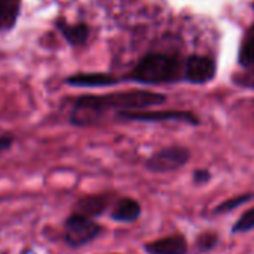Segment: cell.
Wrapping results in <instances>:
<instances>
[{
    "label": "cell",
    "instance_id": "6da1fadb",
    "mask_svg": "<svg viewBox=\"0 0 254 254\" xmlns=\"http://www.w3.org/2000/svg\"><path fill=\"white\" fill-rule=\"evenodd\" d=\"M166 102V96L148 90H129L109 94H88L81 96L75 105L70 120L76 126H87L96 123L108 111L133 112L144 111L145 108L159 106Z\"/></svg>",
    "mask_w": 254,
    "mask_h": 254
},
{
    "label": "cell",
    "instance_id": "7a4b0ae2",
    "mask_svg": "<svg viewBox=\"0 0 254 254\" xmlns=\"http://www.w3.org/2000/svg\"><path fill=\"white\" fill-rule=\"evenodd\" d=\"M183 78V64L178 57L169 54H148L139 60L135 69L127 75L129 81L141 84L177 82Z\"/></svg>",
    "mask_w": 254,
    "mask_h": 254
},
{
    "label": "cell",
    "instance_id": "3957f363",
    "mask_svg": "<svg viewBox=\"0 0 254 254\" xmlns=\"http://www.w3.org/2000/svg\"><path fill=\"white\" fill-rule=\"evenodd\" d=\"M100 232L102 227L93 218L73 212L64 223L63 238L69 247L78 248L85 244H90L100 235Z\"/></svg>",
    "mask_w": 254,
    "mask_h": 254
},
{
    "label": "cell",
    "instance_id": "277c9868",
    "mask_svg": "<svg viewBox=\"0 0 254 254\" xmlns=\"http://www.w3.org/2000/svg\"><path fill=\"white\" fill-rule=\"evenodd\" d=\"M189 160H190V151L186 147L172 145V147H166V148L154 153L145 162V168L151 172L166 174V172L178 171Z\"/></svg>",
    "mask_w": 254,
    "mask_h": 254
},
{
    "label": "cell",
    "instance_id": "5b68a950",
    "mask_svg": "<svg viewBox=\"0 0 254 254\" xmlns=\"http://www.w3.org/2000/svg\"><path fill=\"white\" fill-rule=\"evenodd\" d=\"M118 118L138 121V123H160V121H180L191 126H197L199 118L189 111L168 109V111H133V112H121Z\"/></svg>",
    "mask_w": 254,
    "mask_h": 254
},
{
    "label": "cell",
    "instance_id": "8992f818",
    "mask_svg": "<svg viewBox=\"0 0 254 254\" xmlns=\"http://www.w3.org/2000/svg\"><path fill=\"white\" fill-rule=\"evenodd\" d=\"M215 62L206 56H190L183 64V79L190 84H206L215 76Z\"/></svg>",
    "mask_w": 254,
    "mask_h": 254
},
{
    "label": "cell",
    "instance_id": "52a82bcc",
    "mask_svg": "<svg viewBox=\"0 0 254 254\" xmlns=\"http://www.w3.org/2000/svg\"><path fill=\"white\" fill-rule=\"evenodd\" d=\"M144 250L148 254H187L189 247L183 235H172L145 244Z\"/></svg>",
    "mask_w": 254,
    "mask_h": 254
},
{
    "label": "cell",
    "instance_id": "ba28073f",
    "mask_svg": "<svg viewBox=\"0 0 254 254\" xmlns=\"http://www.w3.org/2000/svg\"><path fill=\"white\" fill-rule=\"evenodd\" d=\"M141 215V205L132 197H123L115 203L109 217L118 223H133Z\"/></svg>",
    "mask_w": 254,
    "mask_h": 254
},
{
    "label": "cell",
    "instance_id": "9c48e42d",
    "mask_svg": "<svg viewBox=\"0 0 254 254\" xmlns=\"http://www.w3.org/2000/svg\"><path fill=\"white\" fill-rule=\"evenodd\" d=\"M117 82H120V79L109 73H79L66 79V84L72 87H108Z\"/></svg>",
    "mask_w": 254,
    "mask_h": 254
},
{
    "label": "cell",
    "instance_id": "30bf717a",
    "mask_svg": "<svg viewBox=\"0 0 254 254\" xmlns=\"http://www.w3.org/2000/svg\"><path fill=\"white\" fill-rule=\"evenodd\" d=\"M106 206H108L106 196H87L76 203L75 212L94 220V217H99L105 212Z\"/></svg>",
    "mask_w": 254,
    "mask_h": 254
},
{
    "label": "cell",
    "instance_id": "8fae6325",
    "mask_svg": "<svg viewBox=\"0 0 254 254\" xmlns=\"http://www.w3.org/2000/svg\"><path fill=\"white\" fill-rule=\"evenodd\" d=\"M20 0H0V29H9L15 23Z\"/></svg>",
    "mask_w": 254,
    "mask_h": 254
},
{
    "label": "cell",
    "instance_id": "7c38bea8",
    "mask_svg": "<svg viewBox=\"0 0 254 254\" xmlns=\"http://www.w3.org/2000/svg\"><path fill=\"white\" fill-rule=\"evenodd\" d=\"M66 41L72 45H82L88 36V27L84 24H60L59 26Z\"/></svg>",
    "mask_w": 254,
    "mask_h": 254
},
{
    "label": "cell",
    "instance_id": "4fadbf2b",
    "mask_svg": "<svg viewBox=\"0 0 254 254\" xmlns=\"http://www.w3.org/2000/svg\"><path fill=\"white\" fill-rule=\"evenodd\" d=\"M254 199V193H244V194H239V196H235L223 203H220L215 209H214V214H224V212H229V211H233L235 208L241 206V205H245L248 203L250 200Z\"/></svg>",
    "mask_w": 254,
    "mask_h": 254
},
{
    "label": "cell",
    "instance_id": "5bb4252c",
    "mask_svg": "<svg viewBox=\"0 0 254 254\" xmlns=\"http://www.w3.org/2000/svg\"><path fill=\"white\" fill-rule=\"evenodd\" d=\"M253 229H254V206L247 209L238 218V221L232 227V232L233 233H245V232H250Z\"/></svg>",
    "mask_w": 254,
    "mask_h": 254
},
{
    "label": "cell",
    "instance_id": "9a60e30c",
    "mask_svg": "<svg viewBox=\"0 0 254 254\" xmlns=\"http://www.w3.org/2000/svg\"><path fill=\"white\" fill-rule=\"evenodd\" d=\"M239 63L244 67H254V38H250L241 47Z\"/></svg>",
    "mask_w": 254,
    "mask_h": 254
},
{
    "label": "cell",
    "instance_id": "2e32d148",
    "mask_svg": "<svg viewBox=\"0 0 254 254\" xmlns=\"http://www.w3.org/2000/svg\"><path fill=\"white\" fill-rule=\"evenodd\" d=\"M217 244H218V236L214 235V233H203V235L199 236L197 241H196V247H197V250L202 251V253L212 250Z\"/></svg>",
    "mask_w": 254,
    "mask_h": 254
},
{
    "label": "cell",
    "instance_id": "e0dca14e",
    "mask_svg": "<svg viewBox=\"0 0 254 254\" xmlns=\"http://www.w3.org/2000/svg\"><path fill=\"white\" fill-rule=\"evenodd\" d=\"M233 81H235L238 85H241V87H247V88H253V90H254V73L236 76Z\"/></svg>",
    "mask_w": 254,
    "mask_h": 254
},
{
    "label": "cell",
    "instance_id": "ac0fdd59",
    "mask_svg": "<svg viewBox=\"0 0 254 254\" xmlns=\"http://www.w3.org/2000/svg\"><path fill=\"white\" fill-rule=\"evenodd\" d=\"M209 178H211V174H209L206 169H197V171H194V174H193V180H194L196 184L208 183Z\"/></svg>",
    "mask_w": 254,
    "mask_h": 254
},
{
    "label": "cell",
    "instance_id": "d6986e66",
    "mask_svg": "<svg viewBox=\"0 0 254 254\" xmlns=\"http://www.w3.org/2000/svg\"><path fill=\"white\" fill-rule=\"evenodd\" d=\"M12 145V138L9 136H0V154L8 151Z\"/></svg>",
    "mask_w": 254,
    "mask_h": 254
}]
</instances>
